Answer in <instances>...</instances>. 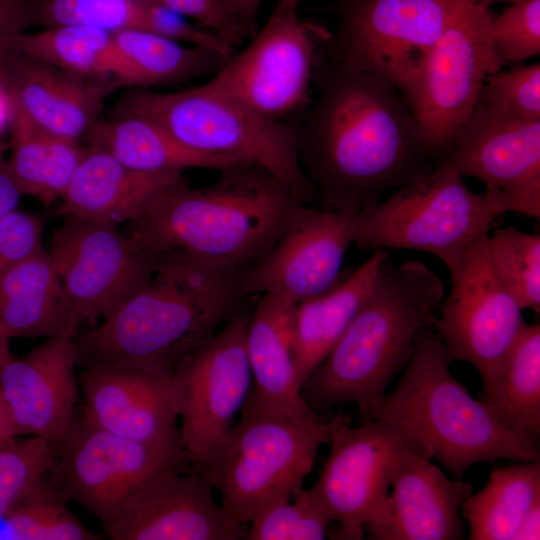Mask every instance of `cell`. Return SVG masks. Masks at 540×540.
I'll use <instances>...</instances> for the list:
<instances>
[{"instance_id":"9c48e42d","label":"cell","mask_w":540,"mask_h":540,"mask_svg":"<svg viewBox=\"0 0 540 540\" xmlns=\"http://www.w3.org/2000/svg\"><path fill=\"white\" fill-rule=\"evenodd\" d=\"M293 0H277L264 25L209 79L227 96L273 121L302 114L310 102L319 55L332 34L303 20Z\"/></svg>"},{"instance_id":"bcb514c9","label":"cell","mask_w":540,"mask_h":540,"mask_svg":"<svg viewBox=\"0 0 540 540\" xmlns=\"http://www.w3.org/2000/svg\"><path fill=\"white\" fill-rule=\"evenodd\" d=\"M538 539H540V501L527 513L513 538V540Z\"/></svg>"},{"instance_id":"9a60e30c","label":"cell","mask_w":540,"mask_h":540,"mask_svg":"<svg viewBox=\"0 0 540 540\" xmlns=\"http://www.w3.org/2000/svg\"><path fill=\"white\" fill-rule=\"evenodd\" d=\"M78 330L103 319L150 278L156 257L117 226L64 216L47 250Z\"/></svg>"},{"instance_id":"5bb4252c","label":"cell","mask_w":540,"mask_h":540,"mask_svg":"<svg viewBox=\"0 0 540 540\" xmlns=\"http://www.w3.org/2000/svg\"><path fill=\"white\" fill-rule=\"evenodd\" d=\"M449 273L451 289L439 306L434 330L450 362L472 365L485 386L525 324L523 310L492 264L489 234L473 242Z\"/></svg>"},{"instance_id":"ba28073f","label":"cell","mask_w":540,"mask_h":540,"mask_svg":"<svg viewBox=\"0 0 540 540\" xmlns=\"http://www.w3.org/2000/svg\"><path fill=\"white\" fill-rule=\"evenodd\" d=\"M502 215L485 193L473 192L453 168L440 163L357 215L360 250L409 249L434 255L452 270L470 245Z\"/></svg>"},{"instance_id":"b9f144b4","label":"cell","mask_w":540,"mask_h":540,"mask_svg":"<svg viewBox=\"0 0 540 540\" xmlns=\"http://www.w3.org/2000/svg\"><path fill=\"white\" fill-rule=\"evenodd\" d=\"M168 8L209 30L231 46L241 44L250 37L243 26L233 18L219 0H149Z\"/></svg>"},{"instance_id":"30bf717a","label":"cell","mask_w":540,"mask_h":540,"mask_svg":"<svg viewBox=\"0 0 540 540\" xmlns=\"http://www.w3.org/2000/svg\"><path fill=\"white\" fill-rule=\"evenodd\" d=\"M491 16L483 0H470L401 90L441 163L476 106L485 80L504 68L488 39Z\"/></svg>"},{"instance_id":"277c9868","label":"cell","mask_w":540,"mask_h":540,"mask_svg":"<svg viewBox=\"0 0 540 540\" xmlns=\"http://www.w3.org/2000/svg\"><path fill=\"white\" fill-rule=\"evenodd\" d=\"M443 298V283L426 264L396 266L387 257L344 333L303 382V400L322 415L353 402L363 423L373 420L418 333L434 328Z\"/></svg>"},{"instance_id":"60d3db41","label":"cell","mask_w":540,"mask_h":540,"mask_svg":"<svg viewBox=\"0 0 540 540\" xmlns=\"http://www.w3.org/2000/svg\"><path fill=\"white\" fill-rule=\"evenodd\" d=\"M41 220L15 209L0 219V275L42 247Z\"/></svg>"},{"instance_id":"44dd1931","label":"cell","mask_w":540,"mask_h":540,"mask_svg":"<svg viewBox=\"0 0 540 540\" xmlns=\"http://www.w3.org/2000/svg\"><path fill=\"white\" fill-rule=\"evenodd\" d=\"M78 362L73 337L55 336L3 366L0 393L17 435L42 437L58 449L74 419Z\"/></svg>"},{"instance_id":"c3c4849f","label":"cell","mask_w":540,"mask_h":540,"mask_svg":"<svg viewBox=\"0 0 540 540\" xmlns=\"http://www.w3.org/2000/svg\"><path fill=\"white\" fill-rule=\"evenodd\" d=\"M11 114V105L8 94L0 82V131L4 124L8 123L10 120Z\"/></svg>"},{"instance_id":"1f68e13d","label":"cell","mask_w":540,"mask_h":540,"mask_svg":"<svg viewBox=\"0 0 540 540\" xmlns=\"http://www.w3.org/2000/svg\"><path fill=\"white\" fill-rule=\"evenodd\" d=\"M540 501V462L494 469L485 486L462 505L470 540H513L523 519Z\"/></svg>"},{"instance_id":"8d00e7d4","label":"cell","mask_w":540,"mask_h":540,"mask_svg":"<svg viewBox=\"0 0 540 540\" xmlns=\"http://www.w3.org/2000/svg\"><path fill=\"white\" fill-rule=\"evenodd\" d=\"M56 455V448L39 436L0 441V517L43 483Z\"/></svg>"},{"instance_id":"83f0119b","label":"cell","mask_w":540,"mask_h":540,"mask_svg":"<svg viewBox=\"0 0 540 540\" xmlns=\"http://www.w3.org/2000/svg\"><path fill=\"white\" fill-rule=\"evenodd\" d=\"M89 146L108 152L127 167L145 173L187 169L222 170L250 164L238 158L205 155L179 143L162 127L138 115L97 120L85 135Z\"/></svg>"},{"instance_id":"d6a6232c","label":"cell","mask_w":540,"mask_h":540,"mask_svg":"<svg viewBox=\"0 0 540 540\" xmlns=\"http://www.w3.org/2000/svg\"><path fill=\"white\" fill-rule=\"evenodd\" d=\"M16 43L21 54L66 72L113 80L111 32L90 26L59 25L34 33L23 32Z\"/></svg>"},{"instance_id":"f546056e","label":"cell","mask_w":540,"mask_h":540,"mask_svg":"<svg viewBox=\"0 0 540 540\" xmlns=\"http://www.w3.org/2000/svg\"><path fill=\"white\" fill-rule=\"evenodd\" d=\"M507 431L525 443L540 439V325H523L492 381L478 399Z\"/></svg>"},{"instance_id":"7dc6e473","label":"cell","mask_w":540,"mask_h":540,"mask_svg":"<svg viewBox=\"0 0 540 540\" xmlns=\"http://www.w3.org/2000/svg\"><path fill=\"white\" fill-rule=\"evenodd\" d=\"M17 432L7 408V405L0 393V441L14 438Z\"/></svg>"},{"instance_id":"ab89813d","label":"cell","mask_w":540,"mask_h":540,"mask_svg":"<svg viewBox=\"0 0 540 540\" xmlns=\"http://www.w3.org/2000/svg\"><path fill=\"white\" fill-rule=\"evenodd\" d=\"M478 102L525 121H540V64H514L485 80Z\"/></svg>"},{"instance_id":"ffe728a7","label":"cell","mask_w":540,"mask_h":540,"mask_svg":"<svg viewBox=\"0 0 540 540\" xmlns=\"http://www.w3.org/2000/svg\"><path fill=\"white\" fill-rule=\"evenodd\" d=\"M80 384L81 417L91 425L135 441L182 445L177 427L182 390L176 377L94 364L85 366Z\"/></svg>"},{"instance_id":"836d02e7","label":"cell","mask_w":540,"mask_h":540,"mask_svg":"<svg viewBox=\"0 0 540 540\" xmlns=\"http://www.w3.org/2000/svg\"><path fill=\"white\" fill-rule=\"evenodd\" d=\"M30 24L90 26L159 34L167 9L149 0H27Z\"/></svg>"},{"instance_id":"74e56055","label":"cell","mask_w":540,"mask_h":540,"mask_svg":"<svg viewBox=\"0 0 540 540\" xmlns=\"http://www.w3.org/2000/svg\"><path fill=\"white\" fill-rule=\"evenodd\" d=\"M263 508L249 522L246 540H322L331 522L308 489Z\"/></svg>"},{"instance_id":"f907efd6","label":"cell","mask_w":540,"mask_h":540,"mask_svg":"<svg viewBox=\"0 0 540 540\" xmlns=\"http://www.w3.org/2000/svg\"><path fill=\"white\" fill-rule=\"evenodd\" d=\"M488 6H491L492 4L499 3V2H516L521 0H483Z\"/></svg>"},{"instance_id":"8992f818","label":"cell","mask_w":540,"mask_h":540,"mask_svg":"<svg viewBox=\"0 0 540 540\" xmlns=\"http://www.w3.org/2000/svg\"><path fill=\"white\" fill-rule=\"evenodd\" d=\"M113 116L147 118L195 152L241 159L258 165L311 206L313 190L296 152V125L265 119L227 96L210 80L173 92L135 89L126 93Z\"/></svg>"},{"instance_id":"cb8c5ba5","label":"cell","mask_w":540,"mask_h":540,"mask_svg":"<svg viewBox=\"0 0 540 540\" xmlns=\"http://www.w3.org/2000/svg\"><path fill=\"white\" fill-rule=\"evenodd\" d=\"M296 303L264 293L250 313L246 351L253 384L244 405L303 418H323L301 397L293 352Z\"/></svg>"},{"instance_id":"4fadbf2b","label":"cell","mask_w":540,"mask_h":540,"mask_svg":"<svg viewBox=\"0 0 540 540\" xmlns=\"http://www.w3.org/2000/svg\"><path fill=\"white\" fill-rule=\"evenodd\" d=\"M191 467L181 444L131 440L74 417L57 449L51 485L66 500L79 502L102 522L155 476Z\"/></svg>"},{"instance_id":"e0dca14e","label":"cell","mask_w":540,"mask_h":540,"mask_svg":"<svg viewBox=\"0 0 540 540\" xmlns=\"http://www.w3.org/2000/svg\"><path fill=\"white\" fill-rule=\"evenodd\" d=\"M250 313L223 326L173 376L182 390L180 438L195 468L233 426L249 395L245 338Z\"/></svg>"},{"instance_id":"7a4b0ae2","label":"cell","mask_w":540,"mask_h":540,"mask_svg":"<svg viewBox=\"0 0 540 540\" xmlns=\"http://www.w3.org/2000/svg\"><path fill=\"white\" fill-rule=\"evenodd\" d=\"M239 275L181 252L157 255L148 281L75 341L79 362L173 378L186 357L250 313Z\"/></svg>"},{"instance_id":"484cf974","label":"cell","mask_w":540,"mask_h":540,"mask_svg":"<svg viewBox=\"0 0 540 540\" xmlns=\"http://www.w3.org/2000/svg\"><path fill=\"white\" fill-rule=\"evenodd\" d=\"M0 330L9 339L76 334L61 281L43 247L0 275Z\"/></svg>"},{"instance_id":"7bdbcfd3","label":"cell","mask_w":540,"mask_h":540,"mask_svg":"<svg viewBox=\"0 0 540 540\" xmlns=\"http://www.w3.org/2000/svg\"><path fill=\"white\" fill-rule=\"evenodd\" d=\"M30 24L27 0H0V65L17 51L16 41Z\"/></svg>"},{"instance_id":"2e32d148","label":"cell","mask_w":540,"mask_h":540,"mask_svg":"<svg viewBox=\"0 0 540 540\" xmlns=\"http://www.w3.org/2000/svg\"><path fill=\"white\" fill-rule=\"evenodd\" d=\"M442 163L485 186L502 214L540 217V121H525L477 102Z\"/></svg>"},{"instance_id":"5b68a950","label":"cell","mask_w":540,"mask_h":540,"mask_svg":"<svg viewBox=\"0 0 540 540\" xmlns=\"http://www.w3.org/2000/svg\"><path fill=\"white\" fill-rule=\"evenodd\" d=\"M449 364L434 328L422 329L404 373L374 419L403 430L417 452L435 458L453 479H462L477 463L497 459L540 462L539 446L502 427L453 377Z\"/></svg>"},{"instance_id":"8fae6325","label":"cell","mask_w":540,"mask_h":540,"mask_svg":"<svg viewBox=\"0 0 540 540\" xmlns=\"http://www.w3.org/2000/svg\"><path fill=\"white\" fill-rule=\"evenodd\" d=\"M330 419V452L308 490L330 521L339 524L329 530L330 538L364 539L365 532L387 524L394 469L403 451L414 445L403 430L381 419L358 427H351L345 415Z\"/></svg>"},{"instance_id":"681fc988","label":"cell","mask_w":540,"mask_h":540,"mask_svg":"<svg viewBox=\"0 0 540 540\" xmlns=\"http://www.w3.org/2000/svg\"><path fill=\"white\" fill-rule=\"evenodd\" d=\"M11 358L9 338L0 330V371Z\"/></svg>"},{"instance_id":"e575fe53","label":"cell","mask_w":540,"mask_h":540,"mask_svg":"<svg viewBox=\"0 0 540 540\" xmlns=\"http://www.w3.org/2000/svg\"><path fill=\"white\" fill-rule=\"evenodd\" d=\"M66 499L44 482L5 515L0 538L19 540H97L65 506Z\"/></svg>"},{"instance_id":"4316f807","label":"cell","mask_w":540,"mask_h":540,"mask_svg":"<svg viewBox=\"0 0 540 540\" xmlns=\"http://www.w3.org/2000/svg\"><path fill=\"white\" fill-rule=\"evenodd\" d=\"M389 250L378 249L357 269L325 291L296 304L293 352L302 386L344 333L372 288Z\"/></svg>"},{"instance_id":"ac0fdd59","label":"cell","mask_w":540,"mask_h":540,"mask_svg":"<svg viewBox=\"0 0 540 540\" xmlns=\"http://www.w3.org/2000/svg\"><path fill=\"white\" fill-rule=\"evenodd\" d=\"M358 213L299 206L268 253L240 273L241 293H273L297 304L331 287L354 243Z\"/></svg>"},{"instance_id":"816d5d0a","label":"cell","mask_w":540,"mask_h":540,"mask_svg":"<svg viewBox=\"0 0 540 540\" xmlns=\"http://www.w3.org/2000/svg\"><path fill=\"white\" fill-rule=\"evenodd\" d=\"M297 6H299V4L303 1V0H293Z\"/></svg>"},{"instance_id":"d590c367","label":"cell","mask_w":540,"mask_h":540,"mask_svg":"<svg viewBox=\"0 0 540 540\" xmlns=\"http://www.w3.org/2000/svg\"><path fill=\"white\" fill-rule=\"evenodd\" d=\"M492 264L522 310L540 308V235L513 225L489 235Z\"/></svg>"},{"instance_id":"f35d334b","label":"cell","mask_w":540,"mask_h":540,"mask_svg":"<svg viewBox=\"0 0 540 540\" xmlns=\"http://www.w3.org/2000/svg\"><path fill=\"white\" fill-rule=\"evenodd\" d=\"M490 45L502 65L511 66L540 54V0H521L496 16L487 27Z\"/></svg>"},{"instance_id":"603a6c76","label":"cell","mask_w":540,"mask_h":540,"mask_svg":"<svg viewBox=\"0 0 540 540\" xmlns=\"http://www.w3.org/2000/svg\"><path fill=\"white\" fill-rule=\"evenodd\" d=\"M386 525L367 532L371 540H461L460 510L472 484L450 480L413 447L402 453L391 478Z\"/></svg>"},{"instance_id":"d4e9b609","label":"cell","mask_w":540,"mask_h":540,"mask_svg":"<svg viewBox=\"0 0 540 540\" xmlns=\"http://www.w3.org/2000/svg\"><path fill=\"white\" fill-rule=\"evenodd\" d=\"M185 181L181 172L131 169L108 152L89 146L60 199L57 214L118 226L134 220L158 195Z\"/></svg>"},{"instance_id":"d6986e66","label":"cell","mask_w":540,"mask_h":540,"mask_svg":"<svg viewBox=\"0 0 540 540\" xmlns=\"http://www.w3.org/2000/svg\"><path fill=\"white\" fill-rule=\"evenodd\" d=\"M204 474L163 472L130 494L102 522L112 540H246L248 526L233 520Z\"/></svg>"},{"instance_id":"52a82bcc","label":"cell","mask_w":540,"mask_h":540,"mask_svg":"<svg viewBox=\"0 0 540 540\" xmlns=\"http://www.w3.org/2000/svg\"><path fill=\"white\" fill-rule=\"evenodd\" d=\"M331 419L303 418L244 405L241 418L196 467L236 522L303 488L318 450L329 443Z\"/></svg>"},{"instance_id":"f1b7e54d","label":"cell","mask_w":540,"mask_h":540,"mask_svg":"<svg viewBox=\"0 0 540 540\" xmlns=\"http://www.w3.org/2000/svg\"><path fill=\"white\" fill-rule=\"evenodd\" d=\"M112 78L117 86L149 89L215 73L227 59L145 30L112 33Z\"/></svg>"},{"instance_id":"7402d4cb","label":"cell","mask_w":540,"mask_h":540,"mask_svg":"<svg viewBox=\"0 0 540 540\" xmlns=\"http://www.w3.org/2000/svg\"><path fill=\"white\" fill-rule=\"evenodd\" d=\"M10 103L56 136L79 142L98 120L111 79L75 75L16 51L0 65Z\"/></svg>"},{"instance_id":"3957f363","label":"cell","mask_w":540,"mask_h":540,"mask_svg":"<svg viewBox=\"0 0 540 540\" xmlns=\"http://www.w3.org/2000/svg\"><path fill=\"white\" fill-rule=\"evenodd\" d=\"M301 205L266 169L234 165L204 187L185 181L162 192L128 236L154 257L176 251L240 274L268 253Z\"/></svg>"},{"instance_id":"6da1fadb","label":"cell","mask_w":540,"mask_h":540,"mask_svg":"<svg viewBox=\"0 0 540 540\" xmlns=\"http://www.w3.org/2000/svg\"><path fill=\"white\" fill-rule=\"evenodd\" d=\"M296 125V152L311 207L364 212L384 195L430 174L441 161L399 89L330 55L315 69Z\"/></svg>"},{"instance_id":"4dcf8cb0","label":"cell","mask_w":540,"mask_h":540,"mask_svg":"<svg viewBox=\"0 0 540 540\" xmlns=\"http://www.w3.org/2000/svg\"><path fill=\"white\" fill-rule=\"evenodd\" d=\"M10 105L9 169L23 196L49 205L62 198L87 147L45 131Z\"/></svg>"},{"instance_id":"7c38bea8","label":"cell","mask_w":540,"mask_h":540,"mask_svg":"<svg viewBox=\"0 0 540 540\" xmlns=\"http://www.w3.org/2000/svg\"><path fill=\"white\" fill-rule=\"evenodd\" d=\"M470 0H341L326 51L405 87L441 34Z\"/></svg>"},{"instance_id":"ee69618b","label":"cell","mask_w":540,"mask_h":540,"mask_svg":"<svg viewBox=\"0 0 540 540\" xmlns=\"http://www.w3.org/2000/svg\"><path fill=\"white\" fill-rule=\"evenodd\" d=\"M6 145L0 139V219L17 209L22 198L5 157Z\"/></svg>"},{"instance_id":"f6af8a7d","label":"cell","mask_w":540,"mask_h":540,"mask_svg":"<svg viewBox=\"0 0 540 540\" xmlns=\"http://www.w3.org/2000/svg\"><path fill=\"white\" fill-rule=\"evenodd\" d=\"M252 37L257 31V15L264 0H219Z\"/></svg>"}]
</instances>
